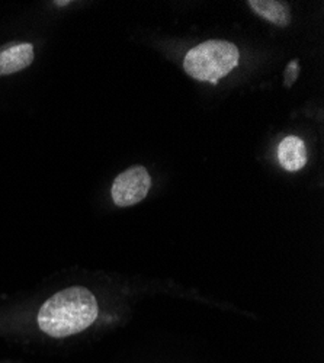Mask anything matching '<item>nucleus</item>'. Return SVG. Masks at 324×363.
<instances>
[{"instance_id":"f257e3e1","label":"nucleus","mask_w":324,"mask_h":363,"mask_svg":"<svg viewBox=\"0 0 324 363\" xmlns=\"http://www.w3.org/2000/svg\"><path fill=\"white\" fill-rule=\"evenodd\" d=\"M98 318L95 295L83 286L52 295L38 313V325L51 337H69L86 330Z\"/></svg>"},{"instance_id":"7ed1b4c3","label":"nucleus","mask_w":324,"mask_h":363,"mask_svg":"<svg viewBox=\"0 0 324 363\" xmlns=\"http://www.w3.org/2000/svg\"><path fill=\"white\" fill-rule=\"evenodd\" d=\"M152 188V177L143 166H133L118 174L111 189L112 201L118 206H131L141 202Z\"/></svg>"},{"instance_id":"6e6552de","label":"nucleus","mask_w":324,"mask_h":363,"mask_svg":"<svg viewBox=\"0 0 324 363\" xmlns=\"http://www.w3.org/2000/svg\"><path fill=\"white\" fill-rule=\"evenodd\" d=\"M69 2H57V5H67Z\"/></svg>"},{"instance_id":"39448f33","label":"nucleus","mask_w":324,"mask_h":363,"mask_svg":"<svg viewBox=\"0 0 324 363\" xmlns=\"http://www.w3.org/2000/svg\"><path fill=\"white\" fill-rule=\"evenodd\" d=\"M34 62L33 44H16L0 52V76H8L25 70Z\"/></svg>"},{"instance_id":"20e7f679","label":"nucleus","mask_w":324,"mask_h":363,"mask_svg":"<svg viewBox=\"0 0 324 363\" xmlns=\"http://www.w3.org/2000/svg\"><path fill=\"white\" fill-rule=\"evenodd\" d=\"M278 159L281 166L288 172H298L307 163V148L304 141L297 135L285 137L278 147Z\"/></svg>"},{"instance_id":"f03ea898","label":"nucleus","mask_w":324,"mask_h":363,"mask_svg":"<svg viewBox=\"0 0 324 363\" xmlns=\"http://www.w3.org/2000/svg\"><path fill=\"white\" fill-rule=\"evenodd\" d=\"M239 50L234 44L213 40L188 51L184 69L198 82H210L216 84L239 65Z\"/></svg>"},{"instance_id":"0eeeda50","label":"nucleus","mask_w":324,"mask_h":363,"mask_svg":"<svg viewBox=\"0 0 324 363\" xmlns=\"http://www.w3.org/2000/svg\"><path fill=\"white\" fill-rule=\"evenodd\" d=\"M298 73H300V66H298V62L297 60H294V62H291L286 69H285V76H284V83L286 87H291L294 83H296V80L298 79Z\"/></svg>"},{"instance_id":"423d86ee","label":"nucleus","mask_w":324,"mask_h":363,"mask_svg":"<svg viewBox=\"0 0 324 363\" xmlns=\"http://www.w3.org/2000/svg\"><path fill=\"white\" fill-rule=\"evenodd\" d=\"M247 5L260 18L272 22L278 26H286L291 22L289 8L284 2L275 0H249Z\"/></svg>"}]
</instances>
